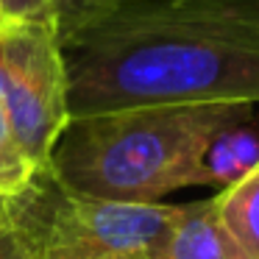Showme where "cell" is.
Returning <instances> with one entry per match:
<instances>
[{
    "label": "cell",
    "mask_w": 259,
    "mask_h": 259,
    "mask_svg": "<svg viewBox=\"0 0 259 259\" xmlns=\"http://www.w3.org/2000/svg\"><path fill=\"white\" fill-rule=\"evenodd\" d=\"M253 109L251 103H173L70 117L45 170L73 195L159 203L167 192L209 184L212 151Z\"/></svg>",
    "instance_id": "cell-2"
},
{
    "label": "cell",
    "mask_w": 259,
    "mask_h": 259,
    "mask_svg": "<svg viewBox=\"0 0 259 259\" xmlns=\"http://www.w3.org/2000/svg\"><path fill=\"white\" fill-rule=\"evenodd\" d=\"M42 170L23 153V148L17 145L12 128L6 123V114L0 109V198H17L20 192H25L31 187V181L39 176Z\"/></svg>",
    "instance_id": "cell-7"
},
{
    "label": "cell",
    "mask_w": 259,
    "mask_h": 259,
    "mask_svg": "<svg viewBox=\"0 0 259 259\" xmlns=\"http://www.w3.org/2000/svg\"><path fill=\"white\" fill-rule=\"evenodd\" d=\"M123 0H51L53 12V28H56L59 42H70L75 34L109 14L114 6H120Z\"/></svg>",
    "instance_id": "cell-8"
},
{
    "label": "cell",
    "mask_w": 259,
    "mask_h": 259,
    "mask_svg": "<svg viewBox=\"0 0 259 259\" xmlns=\"http://www.w3.org/2000/svg\"><path fill=\"white\" fill-rule=\"evenodd\" d=\"M23 23H53L51 0H0V31Z\"/></svg>",
    "instance_id": "cell-9"
},
{
    "label": "cell",
    "mask_w": 259,
    "mask_h": 259,
    "mask_svg": "<svg viewBox=\"0 0 259 259\" xmlns=\"http://www.w3.org/2000/svg\"><path fill=\"white\" fill-rule=\"evenodd\" d=\"M0 259H23V248H20V240L12 226L0 234Z\"/></svg>",
    "instance_id": "cell-10"
},
{
    "label": "cell",
    "mask_w": 259,
    "mask_h": 259,
    "mask_svg": "<svg viewBox=\"0 0 259 259\" xmlns=\"http://www.w3.org/2000/svg\"><path fill=\"white\" fill-rule=\"evenodd\" d=\"M179 209L73 195L42 170L9 201V218L23 259H156Z\"/></svg>",
    "instance_id": "cell-3"
},
{
    "label": "cell",
    "mask_w": 259,
    "mask_h": 259,
    "mask_svg": "<svg viewBox=\"0 0 259 259\" xmlns=\"http://www.w3.org/2000/svg\"><path fill=\"white\" fill-rule=\"evenodd\" d=\"M218 214L245 259H259V159L214 195Z\"/></svg>",
    "instance_id": "cell-6"
},
{
    "label": "cell",
    "mask_w": 259,
    "mask_h": 259,
    "mask_svg": "<svg viewBox=\"0 0 259 259\" xmlns=\"http://www.w3.org/2000/svg\"><path fill=\"white\" fill-rule=\"evenodd\" d=\"M12 226V218H9V201L6 198H0V234Z\"/></svg>",
    "instance_id": "cell-11"
},
{
    "label": "cell",
    "mask_w": 259,
    "mask_h": 259,
    "mask_svg": "<svg viewBox=\"0 0 259 259\" xmlns=\"http://www.w3.org/2000/svg\"><path fill=\"white\" fill-rule=\"evenodd\" d=\"M156 259H245L218 214V201L181 203L179 218Z\"/></svg>",
    "instance_id": "cell-5"
},
{
    "label": "cell",
    "mask_w": 259,
    "mask_h": 259,
    "mask_svg": "<svg viewBox=\"0 0 259 259\" xmlns=\"http://www.w3.org/2000/svg\"><path fill=\"white\" fill-rule=\"evenodd\" d=\"M0 109L23 153L45 170L70 120L67 67L53 23L0 31Z\"/></svg>",
    "instance_id": "cell-4"
},
{
    "label": "cell",
    "mask_w": 259,
    "mask_h": 259,
    "mask_svg": "<svg viewBox=\"0 0 259 259\" xmlns=\"http://www.w3.org/2000/svg\"><path fill=\"white\" fill-rule=\"evenodd\" d=\"M70 117L134 106H259V0H123L62 45Z\"/></svg>",
    "instance_id": "cell-1"
}]
</instances>
